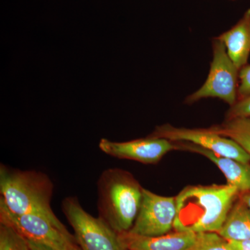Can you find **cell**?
I'll list each match as a JSON object with an SVG mask.
<instances>
[{
	"label": "cell",
	"instance_id": "obj_1",
	"mask_svg": "<svg viewBox=\"0 0 250 250\" xmlns=\"http://www.w3.org/2000/svg\"><path fill=\"white\" fill-rule=\"evenodd\" d=\"M240 192L228 185L190 186L177 197L174 229L195 233L218 232Z\"/></svg>",
	"mask_w": 250,
	"mask_h": 250
},
{
	"label": "cell",
	"instance_id": "obj_2",
	"mask_svg": "<svg viewBox=\"0 0 250 250\" xmlns=\"http://www.w3.org/2000/svg\"><path fill=\"white\" fill-rule=\"evenodd\" d=\"M99 217L119 234L129 232L141 208L143 188L126 171L109 168L98 181Z\"/></svg>",
	"mask_w": 250,
	"mask_h": 250
},
{
	"label": "cell",
	"instance_id": "obj_3",
	"mask_svg": "<svg viewBox=\"0 0 250 250\" xmlns=\"http://www.w3.org/2000/svg\"><path fill=\"white\" fill-rule=\"evenodd\" d=\"M54 184L49 176L0 165V199L16 214L42 215L60 223L51 208Z\"/></svg>",
	"mask_w": 250,
	"mask_h": 250
},
{
	"label": "cell",
	"instance_id": "obj_4",
	"mask_svg": "<svg viewBox=\"0 0 250 250\" xmlns=\"http://www.w3.org/2000/svg\"><path fill=\"white\" fill-rule=\"evenodd\" d=\"M62 210L82 250H127L121 234L100 217L87 213L76 197L64 199Z\"/></svg>",
	"mask_w": 250,
	"mask_h": 250
},
{
	"label": "cell",
	"instance_id": "obj_5",
	"mask_svg": "<svg viewBox=\"0 0 250 250\" xmlns=\"http://www.w3.org/2000/svg\"><path fill=\"white\" fill-rule=\"evenodd\" d=\"M0 223L8 225L26 239L38 242L59 250H82L75 236L62 223L42 215L13 213L0 199Z\"/></svg>",
	"mask_w": 250,
	"mask_h": 250
},
{
	"label": "cell",
	"instance_id": "obj_6",
	"mask_svg": "<svg viewBox=\"0 0 250 250\" xmlns=\"http://www.w3.org/2000/svg\"><path fill=\"white\" fill-rule=\"evenodd\" d=\"M212 49L213 59L207 80L200 89L186 98L187 104L208 98L220 99L230 106L238 101L239 70L229 57L223 42L217 38L212 41Z\"/></svg>",
	"mask_w": 250,
	"mask_h": 250
},
{
	"label": "cell",
	"instance_id": "obj_7",
	"mask_svg": "<svg viewBox=\"0 0 250 250\" xmlns=\"http://www.w3.org/2000/svg\"><path fill=\"white\" fill-rule=\"evenodd\" d=\"M149 136L172 141L192 143L218 155L231 158L246 164L250 163V154L238 143L229 138L213 132L208 128L188 129L165 124L156 127Z\"/></svg>",
	"mask_w": 250,
	"mask_h": 250
},
{
	"label": "cell",
	"instance_id": "obj_8",
	"mask_svg": "<svg viewBox=\"0 0 250 250\" xmlns=\"http://www.w3.org/2000/svg\"><path fill=\"white\" fill-rule=\"evenodd\" d=\"M176 215V197L161 196L143 188L139 215L128 233L143 236L166 234L174 229Z\"/></svg>",
	"mask_w": 250,
	"mask_h": 250
},
{
	"label": "cell",
	"instance_id": "obj_9",
	"mask_svg": "<svg viewBox=\"0 0 250 250\" xmlns=\"http://www.w3.org/2000/svg\"><path fill=\"white\" fill-rule=\"evenodd\" d=\"M100 149L113 157L139 161L145 164H154L174 149L178 150L175 141L149 136L145 139L133 140L126 142H113L102 139Z\"/></svg>",
	"mask_w": 250,
	"mask_h": 250
},
{
	"label": "cell",
	"instance_id": "obj_10",
	"mask_svg": "<svg viewBox=\"0 0 250 250\" xmlns=\"http://www.w3.org/2000/svg\"><path fill=\"white\" fill-rule=\"evenodd\" d=\"M178 150L197 153L211 161L222 171L228 185L236 187L240 193L250 189V164L231 158L218 155L215 153L200 147L197 145L182 141H175Z\"/></svg>",
	"mask_w": 250,
	"mask_h": 250
},
{
	"label": "cell",
	"instance_id": "obj_11",
	"mask_svg": "<svg viewBox=\"0 0 250 250\" xmlns=\"http://www.w3.org/2000/svg\"><path fill=\"white\" fill-rule=\"evenodd\" d=\"M127 250H192L198 233L177 231L159 236H143L129 233L121 234Z\"/></svg>",
	"mask_w": 250,
	"mask_h": 250
},
{
	"label": "cell",
	"instance_id": "obj_12",
	"mask_svg": "<svg viewBox=\"0 0 250 250\" xmlns=\"http://www.w3.org/2000/svg\"><path fill=\"white\" fill-rule=\"evenodd\" d=\"M216 38L223 42L229 57L238 70L248 65L250 54V9L231 29Z\"/></svg>",
	"mask_w": 250,
	"mask_h": 250
},
{
	"label": "cell",
	"instance_id": "obj_13",
	"mask_svg": "<svg viewBox=\"0 0 250 250\" xmlns=\"http://www.w3.org/2000/svg\"><path fill=\"white\" fill-rule=\"evenodd\" d=\"M217 233L228 241L250 239V208L239 197Z\"/></svg>",
	"mask_w": 250,
	"mask_h": 250
},
{
	"label": "cell",
	"instance_id": "obj_14",
	"mask_svg": "<svg viewBox=\"0 0 250 250\" xmlns=\"http://www.w3.org/2000/svg\"><path fill=\"white\" fill-rule=\"evenodd\" d=\"M208 129L232 139L250 155V117L226 119L222 124Z\"/></svg>",
	"mask_w": 250,
	"mask_h": 250
},
{
	"label": "cell",
	"instance_id": "obj_15",
	"mask_svg": "<svg viewBox=\"0 0 250 250\" xmlns=\"http://www.w3.org/2000/svg\"><path fill=\"white\" fill-rule=\"evenodd\" d=\"M0 250H31L27 240L11 227L0 223Z\"/></svg>",
	"mask_w": 250,
	"mask_h": 250
},
{
	"label": "cell",
	"instance_id": "obj_16",
	"mask_svg": "<svg viewBox=\"0 0 250 250\" xmlns=\"http://www.w3.org/2000/svg\"><path fill=\"white\" fill-rule=\"evenodd\" d=\"M192 250H234L226 239L216 232L198 233L195 248Z\"/></svg>",
	"mask_w": 250,
	"mask_h": 250
},
{
	"label": "cell",
	"instance_id": "obj_17",
	"mask_svg": "<svg viewBox=\"0 0 250 250\" xmlns=\"http://www.w3.org/2000/svg\"><path fill=\"white\" fill-rule=\"evenodd\" d=\"M250 95L240 99L233 106H230L226 114V119L237 118H250Z\"/></svg>",
	"mask_w": 250,
	"mask_h": 250
},
{
	"label": "cell",
	"instance_id": "obj_18",
	"mask_svg": "<svg viewBox=\"0 0 250 250\" xmlns=\"http://www.w3.org/2000/svg\"><path fill=\"white\" fill-rule=\"evenodd\" d=\"M250 95V65H245L239 70L238 100Z\"/></svg>",
	"mask_w": 250,
	"mask_h": 250
},
{
	"label": "cell",
	"instance_id": "obj_19",
	"mask_svg": "<svg viewBox=\"0 0 250 250\" xmlns=\"http://www.w3.org/2000/svg\"><path fill=\"white\" fill-rule=\"evenodd\" d=\"M228 242L234 250H250V239Z\"/></svg>",
	"mask_w": 250,
	"mask_h": 250
},
{
	"label": "cell",
	"instance_id": "obj_20",
	"mask_svg": "<svg viewBox=\"0 0 250 250\" xmlns=\"http://www.w3.org/2000/svg\"><path fill=\"white\" fill-rule=\"evenodd\" d=\"M27 242L31 250H59L38 242L29 241V240H27Z\"/></svg>",
	"mask_w": 250,
	"mask_h": 250
},
{
	"label": "cell",
	"instance_id": "obj_21",
	"mask_svg": "<svg viewBox=\"0 0 250 250\" xmlns=\"http://www.w3.org/2000/svg\"><path fill=\"white\" fill-rule=\"evenodd\" d=\"M239 198L242 202L245 204L250 208V189L246 192H241L239 194Z\"/></svg>",
	"mask_w": 250,
	"mask_h": 250
}]
</instances>
